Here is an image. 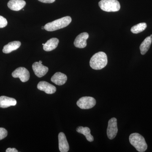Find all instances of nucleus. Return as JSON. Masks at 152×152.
<instances>
[{"label": "nucleus", "instance_id": "obj_1", "mask_svg": "<svg viewBox=\"0 0 152 152\" xmlns=\"http://www.w3.org/2000/svg\"><path fill=\"white\" fill-rule=\"evenodd\" d=\"M107 57L105 53L99 52L95 54L91 58L90 61V66L95 70L103 69L107 64Z\"/></svg>", "mask_w": 152, "mask_h": 152}, {"label": "nucleus", "instance_id": "obj_2", "mask_svg": "<svg viewBox=\"0 0 152 152\" xmlns=\"http://www.w3.org/2000/svg\"><path fill=\"white\" fill-rule=\"evenodd\" d=\"M69 16L63 17L48 23L45 26V29L48 31H53L67 26L72 22Z\"/></svg>", "mask_w": 152, "mask_h": 152}, {"label": "nucleus", "instance_id": "obj_3", "mask_svg": "<svg viewBox=\"0 0 152 152\" xmlns=\"http://www.w3.org/2000/svg\"><path fill=\"white\" fill-rule=\"evenodd\" d=\"M129 142L138 152L145 151L148 145L144 137L138 133H134L131 134L129 136Z\"/></svg>", "mask_w": 152, "mask_h": 152}, {"label": "nucleus", "instance_id": "obj_4", "mask_svg": "<svg viewBox=\"0 0 152 152\" xmlns=\"http://www.w3.org/2000/svg\"><path fill=\"white\" fill-rule=\"evenodd\" d=\"M101 10L107 12H118L121 8V5L117 0H101L99 3Z\"/></svg>", "mask_w": 152, "mask_h": 152}, {"label": "nucleus", "instance_id": "obj_5", "mask_svg": "<svg viewBox=\"0 0 152 152\" xmlns=\"http://www.w3.org/2000/svg\"><path fill=\"white\" fill-rule=\"evenodd\" d=\"M96 104V101L94 98L89 96L83 97L79 99L77 103V105L83 110L92 108Z\"/></svg>", "mask_w": 152, "mask_h": 152}, {"label": "nucleus", "instance_id": "obj_6", "mask_svg": "<svg viewBox=\"0 0 152 152\" xmlns=\"http://www.w3.org/2000/svg\"><path fill=\"white\" fill-rule=\"evenodd\" d=\"M118 132L117 120L113 118L109 120L107 129V135L110 140H113L115 137Z\"/></svg>", "mask_w": 152, "mask_h": 152}, {"label": "nucleus", "instance_id": "obj_7", "mask_svg": "<svg viewBox=\"0 0 152 152\" xmlns=\"http://www.w3.org/2000/svg\"><path fill=\"white\" fill-rule=\"evenodd\" d=\"M12 76L14 78H19L23 83L28 81L30 78V73L26 68L20 67L16 69L12 73Z\"/></svg>", "mask_w": 152, "mask_h": 152}, {"label": "nucleus", "instance_id": "obj_8", "mask_svg": "<svg viewBox=\"0 0 152 152\" xmlns=\"http://www.w3.org/2000/svg\"><path fill=\"white\" fill-rule=\"evenodd\" d=\"M32 68L34 72L38 77H43L48 73V68L39 62H36L33 64Z\"/></svg>", "mask_w": 152, "mask_h": 152}, {"label": "nucleus", "instance_id": "obj_9", "mask_svg": "<svg viewBox=\"0 0 152 152\" xmlns=\"http://www.w3.org/2000/svg\"><path fill=\"white\" fill-rule=\"evenodd\" d=\"M89 37L88 33L84 32L80 34L77 36L74 41V45L76 48H84L87 46V40Z\"/></svg>", "mask_w": 152, "mask_h": 152}, {"label": "nucleus", "instance_id": "obj_10", "mask_svg": "<svg viewBox=\"0 0 152 152\" xmlns=\"http://www.w3.org/2000/svg\"><path fill=\"white\" fill-rule=\"evenodd\" d=\"M37 88L49 94H54L56 91V87L45 81L40 82L37 85Z\"/></svg>", "mask_w": 152, "mask_h": 152}, {"label": "nucleus", "instance_id": "obj_11", "mask_svg": "<svg viewBox=\"0 0 152 152\" xmlns=\"http://www.w3.org/2000/svg\"><path fill=\"white\" fill-rule=\"evenodd\" d=\"M59 149L60 152H67L69 149V146L66 138L64 133L61 132L58 135Z\"/></svg>", "mask_w": 152, "mask_h": 152}, {"label": "nucleus", "instance_id": "obj_12", "mask_svg": "<svg viewBox=\"0 0 152 152\" xmlns=\"http://www.w3.org/2000/svg\"><path fill=\"white\" fill-rule=\"evenodd\" d=\"M26 5V1L24 0H10L7 5L12 10L18 11L23 9Z\"/></svg>", "mask_w": 152, "mask_h": 152}, {"label": "nucleus", "instance_id": "obj_13", "mask_svg": "<svg viewBox=\"0 0 152 152\" xmlns=\"http://www.w3.org/2000/svg\"><path fill=\"white\" fill-rule=\"evenodd\" d=\"M16 104L17 101L14 98L6 96L0 97V107L6 108L10 106H15Z\"/></svg>", "mask_w": 152, "mask_h": 152}, {"label": "nucleus", "instance_id": "obj_14", "mask_svg": "<svg viewBox=\"0 0 152 152\" xmlns=\"http://www.w3.org/2000/svg\"><path fill=\"white\" fill-rule=\"evenodd\" d=\"M67 77L66 75L59 72L55 73L51 79L52 82L58 86H62L67 81Z\"/></svg>", "mask_w": 152, "mask_h": 152}, {"label": "nucleus", "instance_id": "obj_15", "mask_svg": "<svg viewBox=\"0 0 152 152\" xmlns=\"http://www.w3.org/2000/svg\"><path fill=\"white\" fill-rule=\"evenodd\" d=\"M59 42L58 39L56 38H53L47 41L44 44L43 49L45 51L49 52L56 48Z\"/></svg>", "mask_w": 152, "mask_h": 152}, {"label": "nucleus", "instance_id": "obj_16", "mask_svg": "<svg viewBox=\"0 0 152 152\" xmlns=\"http://www.w3.org/2000/svg\"><path fill=\"white\" fill-rule=\"evenodd\" d=\"M21 45V43L19 41L10 42L4 47L3 52L6 54L10 53L11 52L18 49L20 46Z\"/></svg>", "mask_w": 152, "mask_h": 152}, {"label": "nucleus", "instance_id": "obj_17", "mask_svg": "<svg viewBox=\"0 0 152 152\" xmlns=\"http://www.w3.org/2000/svg\"><path fill=\"white\" fill-rule=\"evenodd\" d=\"M152 42V37H148L145 39L140 46V50L142 55H144L150 49Z\"/></svg>", "mask_w": 152, "mask_h": 152}, {"label": "nucleus", "instance_id": "obj_18", "mask_svg": "<svg viewBox=\"0 0 152 152\" xmlns=\"http://www.w3.org/2000/svg\"><path fill=\"white\" fill-rule=\"evenodd\" d=\"M77 132L80 134H83L86 137L87 140L92 142L94 140L93 136L91 134V130L88 127H84L83 126H79L77 128Z\"/></svg>", "mask_w": 152, "mask_h": 152}, {"label": "nucleus", "instance_id": "obj_19", "mask_svg": "<svg viewBox=\"0 0 152 152\" xmlns=\"http://www.w3.org/2000/svg\"><path fill=\"white\" fill-rule=\"evenodd\" d=\"M147 27V25L146 23H140L133 26L131 28V31L133 34H139L143 31Z\"/></svg>", "mask_w": 152, "mask_h": 152}, {"label": "nucleus", "instance_id": "obj_20", "mask_svg": "<svg viewBox=\"0 0 152 152\" xmlns=\"http://www.w3.org/2000/svg\"><path fill=\"white\" fill-rule=\"evenodd\" d=\"M8 132L4 128H0V140L4 139L7 136Z\"/></svg>", "mask_w": 152, "mask_h": 152}, {"label": "nucleus", "instance_id": "obj_21", "mask_svg": "<svg viewBox=\"0 0 152 152\" xmlns=\"http://www.w3.org/2000/svg\"><path fill=\"white\" fill-rule=\"evenodd\" d=\"M7 23V19L4 17L0 16V28L5 27Z\"/></svg>", "mask_w": 152, "mask_h": 152}, {"label": "nucleus", "instance_id": "obj_22", "mask_svg": "<svg viewBox=\"0 0 152 152\" xmlns=\"http://www.w3.org/2000/svg\"><path fill=\"white\" fill-rule=\"evenodd\" d=\"M38 1L44 3H53L56 0H38Z\"/></svg>", "mask_w": 152, "mask_h": 152}, {"label": "nucleus", "instance_id": "obj_23", "mask_svg": "<svg viewBox=\"0 0 152 152\" xmlns=\"http://www.w3.org/2000/svg\"><path fill=\"white\" fill-rule=\"evenodd\" d=\"M6 152H18V150L16 149L15 148H9L7 149L6 151Z\"/></svg>", "mask_w": 152, "mask_h": 152}, {"label": "nucleus", "instance_id": "obj_24", "mask_svg": "<svg viewBox=\"0 0 152 152\" xmlns=\"http://www.w3.org/2000/svg\"><path fill=\"white\" fill-rule=\"evenodd\" d=\"M42 29H45V26H42Z\"/></svg>", "mask_w": 152, "mask_h": 152}, {"label": "nucleus", "instance_id": "obj_25", "mask_svg": "<svg viewBox=\"0 0 152 152\" xmlns=\"http://www.w3.org/2000/svg\"><path fill=\"white\" fill-rule=\"evenodd\" d=\"M39 62L40 63H41V64H42V61H39Z\"/></svg>", "mask_w": 152, "mask_h": 152}, {"label": "nucleus", "instance_id": "obj_26", "mask_svg": "<svg viewBox=\"0 0 152 152\" xmlns=\"http://www.w3.org/2000/svg\"><path fill=\"white\" fill-rule=\"evenodd\" d=\"M150 37H152V34L150 36Z\"/></svg>", "mask_w": 152, "mask_h": 152}]
</instances>
